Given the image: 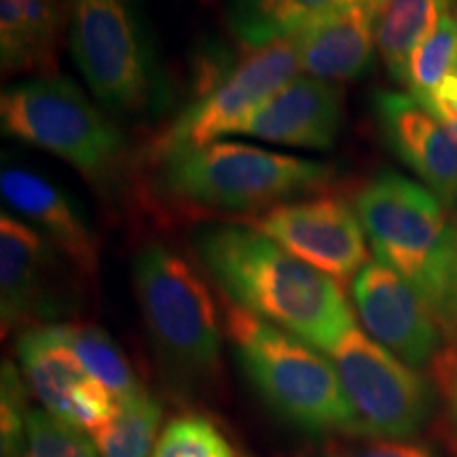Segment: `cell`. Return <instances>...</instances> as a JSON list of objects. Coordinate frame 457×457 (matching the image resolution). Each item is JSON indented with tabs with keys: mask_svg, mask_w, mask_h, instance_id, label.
<instances>
[{
	"mask_svg": "<svg viewBox=\"0 0 457 457\" xmlns=\"http://www.w3.org/2000/svg\"><path fill=\"white\" fill-rule=\"evenodd\" d=\"M299 68L296 41L248 51L242 62L205 85L204 94L176 117L157 142L155 157L174 148L204 146L219 142L222 136L237 134L250 114L288 83Z\"/></svg>",
	"mask_w": 457,
	"mask_h": 457,
	"instance_id": "30bf717a",
	"label": "cell"
},
{
	"mask_svg": "<svg viewBox=\"0 0 457 457\" xmlns=\"http://www.w3.org/2000/svg\"><path fill=\"white\" fill-rule=\"evenodd\" d=\"M21 457H100L87 434L49 411L30 409Z\"/></svg>",
	"mask_w": 457,
	"mask_h": 457,
	"instance_id": "d4e9b609",
	"label": "cell"
},
{
	"mask_svg": "<svg viewBox=\"0 0 457 457\" xmlns=\"http://www.w3.org/2000/svg\"><path fill=\"white\" fill-rule=\"evenodd\" d=\"M455 20H457V15H455Z\"/></svg>",
	"mask_w": 457,
	"mask_h": 457,
	"instance_id": "1f68e13d",
	"label": "cell"
},
{
	"mask_svg": "<svg viewBox=\"0 0 457 457\" xmlns=\"http://www.w3.org/2000/svg\"><path fill=\"white\" fill-rule=\"evenodd\" d=\"M0 193L4 204L30 222L74 270L85 278H96L100 267V239L68 193L47 176L20 165H4Z\"/></svg>",
	"mask_w": 457,
	"mask_h": 457,
	"instance_id": "4fadbf2b",
	"label": "cell"
},
{
	"mask_svg": "<svg viewBox=\"0 0 457 457\" xmlns=\"http://www.w3.org/2000/svg\"><path fill=\"white\" fill-rule=\"evenodd\" d=\"M457 66V20L447 11L434 32L411 55L404 85L409 94L424 104L434 89L453 72Z\"/></svg>",
	"mask_w": 457,
	"mask_h": 457,
	"instance_id": "603a6c76",
	"label": "cell"
},
{
	"mask_svg": "<svg viewBox=\"0 0 457 457\" xmlns=\"http://www.w3.org/2000/svg\"><path fill=\"white\" fill-rule=\"evenodd\" d=\"M379 15L367 3L320 15L296 41L299 64L320 81H353L373 64Z\"/></svg>",
	"mask_w": 457,
	"mask_h": 457,
	"instance_id": "2e32d148",
	"label": "cell"
},
{
	"mask_svg": "<svg viewBox=\"0 0 457 457\" xmlns=\"http://www.w3.org/2000/svg\"><path fill=\"white\" fill-rule=\"evenodd\" d=\"M71 0H0V66L4 77L57 72Z\"/></svg>",
	"mask_w": 457,
	"mask_h": 457,
	"instance_id": "e0dca14e",
	"label": "cell"
},
{
	"mask_svg": "<svg viewBox=\"0 0 457 457\" xmlns=\"http://www.w3.org/2000/svg\"><path fill=\"white\" fill-rule=\"evenodd\" d=\"M162 404L155 396L142 392L119 400L114 417L89 432L100 457H151L162 436Z\"/></svg>",
	"mask_w": 457,
	"mask_h": 457,
	"instance_id": "44dd1931",
	"label": "cell"
},
{
	"mask_svg": "<svg viewBox=\"0 0 457 457\" xmlns=\"http://www.w3.org/2000/svg\"><path fill=\"white\" fill-rule=\"evenodd\" d=\"M441 123H449L457 119V68L445 81L432 91L424 104Z\"/></svg>",
	"mask_w": 457,
	"mask_h": 457,
	"instance_id": "83f0119b",
	"label": "cell"
},
{
	"mask_svg": "<svg viewBox=\"0 0 457 457\" xmlns=\"http://www.w3.org/2000/svg\"><path fill=\"white\" fill-rule=\"evenodd\" d=\"M453 0H387L377 24V49L387 72L404 83L413 51L451 11Z\"/></svg>",
	"mask_w": 457,
	"mask_h": 457,
	"instance_id": "d6986e66",
	"label": "cell"
},
{
	"mask_svg": "<svg viewBox=\"0 0 457 457\" xmlns=\"http://www.w3.org/2000/svg\"><path fill=\"white\" fill-rule=\"evenodd\" d=\"M341 123L339 87L313 77H293L250 114L237 134L271 145L330 151Z\"/></svg>",
	"mask_w": 457,
	"mask_h": 457,
	"instance_id": "5bb4252c",
	"label": "cell"
},
{
	"mask_svg": "<svg viewBox=\"0 0 457 457\" xmlns=\"http://www.w3.org/2000/svg\"><path fill=\"white\" fill-rule=\"evenodd\" d=\"M26 381L20 377L11 362L3 364V381H0V449L3 457H21L26 447L28 428Z\"/></svg>",
	"mask_w": 457,
	"mask_h": 457,
	"instance_id": "484cf974",
	"label": "cell"
},
{
	"mask_svg": "<svg viewBox=\"0 0 457 457\" xmlns=\"http://www.w3.org/2000/svg\"><path fill=\"white\" fill-rule=\"evenodd\" d=\"M301 3L320 15H330L341 13V11L353 7V4L362 3V0H301Z\"/></svg>",
	"mask_w": 457,
	"mask_h": 457,
	"instance_id": "f1b7e54d",
	"label": "cell"
},
{
	"mask_svg": "<svg viewBox=\"0 0 457 457\" xmlns=\"http://www.w3.org/2000/svg\"><path fill=\"white\" fill-rule=\"evenodd\" d=\"M350 457H436L426 445L404 441V438H377L360 445Z\"/></svg>",
	"mask_w": 457,
	"mask_h": 457,
	"instance_id": "4316f807",
	"label": "cell"
},
{
	"mask_svg": "<svg viewBox=\"0 0 457 457\" xmlns=\"http://www.w3.org/2000/svg\"><path fill=\"white\" fill-rule=\"evenodd\" d=\"M248 227L337 282H353L369 262L362 222L339 197L278 204L250 216Z\"/></svg>",
	"mask_w": 457,
	"mask_h": 457,
	"instance_id": "8fae6325",
	"label": "cell"
},
{
	"mask_svg": "<svg viewBox=\"0 0 457 457\" xmlns=\"http://www.w3.org/2000/svg\"><path fill=\"white\" fill-rule=\"evenodd\" d=\"M352 301L364 330L413 369H434L447 387L457 364L453 335L413 284L381 261H369L352 282Z\"/></svg>",
	"mask_w": 457,
	"mask_h": 457,
	"instance_id": "9c48e42d",
	"label": "cell"
},
{
	"mask_svg": "<svg viewBox=\"0 0 457 457\" xmlns=\"http://www.w3.org/2000/svg\"><path fill=\"white\" fill-rule=\"evenodd\" d=\"M131 278L148 339L174 386L214 384L222 369V333L205 279L159 242L142 245Z\"/></svg>",
	"mask_w": 457,
	"mask_h": 457,
	"instance_id": "3957f363",
	"label": "cell"
},
{
	"mask_svg": "<svg viewBox=\"0 0 457 457\" xmlns=\"http://www.w3.org/2000/svg\"><path fill=\"white\" fill-rule=\"evenodd\" d=\"M15 347L28 390L41 400L45 411L66 421L74 387L89 373L62 335L60 324L24 330Z\"/></svg>",
	"mask_w": 457,
	"mask_h": 457,
	"instance_id": "ac0fdd59",
	"label": "cell"
},
{
	"mask_svg": "<svg viewBox=\"0 0 457 457\" xmlns=\"http://www.w3.org/2000/svg\"><path fill=\"white\" fill-rule=\"evenodd\" d=\"M447 392H449V404H451V417H453V426L457 430V364L453 369V375H451L449 384H447Z\"/></svg>",
	"mask_w": 457,
	"mask_h": 457,
	"instance_id": "4dcf8cb0",
	"label": "cell"
},
{
	"mask_svg": "<svg viewBox=\"0 0 457 457\" xmlns=\"http://www.w3.org/2000/svg\"><path fill=\"white\" fill-rule=\"evenodd\" d=\"M71 51L102 106L145 117L162 102V72L136 0H71Z\"/></svg>",
	"mask_w": 457,
	"mask_h": 457,
	"instance_id": "52a82bcc",
	"label": "cell"
},
{
	"mask_svg": "<svg viewBox=\"0 0 457 457\" xmlns=\"http://www.w3.org/2000/svg\"><path fill=\"white\" fill-rule=\"evenodd\" d=\"M151 457H245L205 415L174 417L162 430Z\"/></svg>",
	"mask_w": 457,
	"mask_h": 457,
	"instance_id": "cb8c5ba5",
	"label": "cell"
},
{
	"mask_svg": "<svg viewBox=\"0 0 457 457\" xmlns=\"http://www.w3.org/2000/svg\"><path fill=\"white\" fill-rule=\"evenodd\" d=\"M328 353L356 413L358 434L409 438L421 430L434 400L424 375L358 327L347 330Z\"/></svg>",
	"mask_w": 457,
	"mask_h": 457,
	"instance_id": "ba28073f",
	"label": "cell"
},
{
	"mask_svg": "<svg viewBox=\"0 0 457 457\" xmlns=\"http://www.w3.org/2000/svg\"><path fill=\"white\" fill-rule=\"evenodd\" d=\"M377 261L398 271L426 296L451 328V265L455 225L430 188L398 171L386 170L370 179L356 197Z\"/></svg>",
	"mask_w": 457,
	"mask_h": 457,
	"instance_id": "5b68a950",
	"label": "cell"
},
{
	"mask_svg": "<svg viewBox=\"0 0 457 457\" xmlns=\"http://www.w3.org/2000/svg\"><path fill=\"white\" fill-rule=\"evenodd\" d=\"M195 250L233 303L312 347L330 352L356 327L337 279L253 227L227 222L197 228Z\"/></svg>",
	"mask_w": 457,
	"mask_h": 457,
	"instance_id": "6da1fadb",
	"label": "cell"
},
{
	"mask_svg": "<svg viewBox=\"0 0 457 457\" xmlns=\"http://www.w3.org/2000/svg\"><path fill=\"white\" fill-rule=\"evenodd\" d=\"M62 335L91 377L104 384L119 400L146 392L117 341L96 324H60Z\"/></svg>",
	"mask_w": 457,
	"mask_h": 457,
	"instance_id": "7402d4cb",
	"label": "cell"
},
{
	"mask_svg": "<svg viewBox=\"0 0 457 457\" xmlns=\"http://www.w3.org/2000/svg\"><path fill=\"white\" fill-rule=\"evenodd\" d=\"M375 117L396 157L441 199L457 205V142L434 114L411 94L379 91Z\"/></svg>",
	"mask_w": 457,
	"mask_h": 457,
	"instance_id": "7c38bea8",
	"label": "cell"
},
{
	"mask_svg": "<svg viewBox=\"0 0 457 457\" xmlns=\"http://www.w3.org/2000/svg\"><path fill=\"white\" fill-rule=\"evenodd\" d=\"M0 128L9 138L60 157L100 191H114L128 168L123 131L81 87L57 74L4 89Z\"/></svg>",
	"mask_w": 457,
	"mask_h": 457,
	"instance_id": "8992f818",
	"label": "cell"
},
{
	"mask_svg": "<svg viewBox=\"0 0 457 457\" xmlns=\"http://www.w3.org/2000/svg\"><path fill=\"white\" fill-rule=\"evenodd\" d=\"M57 250L37 228L9 212L0 216V320L3 335L57 312L51 282L60 270Z\"/></svg>",
	"mask_w": 457,
	"mask_h": 457,
	"instance_id": "9a60e30c",
	"label": "cell"
},
{
	"mask_svg": "<svg viewBox=\"0 0 457 457\" xmlns=\"http://www.w3.org/2000/svg\"><path fill=\"white\" fill-rule=\"evenodd\" d=\"M225 330L239 367L271 409L310 432H353L358 420L333 362L310 343L237 303L225 305Z\"/></svg>",
	"mask_w": 457,
	"mask_h": 457,
	"instance_id": "277c9868",
	"label": "cell"
},
{
	"mask_svg": "<svg viewBox=\"0 0 457 457\" xmlns=\"http://www.w3.org/2000/svg\"><path fill=\"white\" fill-rule=\"evenodd\" d=\"M451 328L457 335V225L453 237V265H451Z\"/></svg>",
	"mask_w": 457,
	"mask_h": 457,
	"instance_id": "f546056e",
	"label": "cell"
},
{
	"mask_svg": "<svg viewBox=\"0 0 457 457\" xmlns=\"http://www.w3.org/2000/svg\"><path fill=\"white\" fill-rule=\"evenodd\" d=\"M157 159V185L165 195L228 212L273 208L295 195L327 188L335 179L333 165L324 162L239 142L174 148Z\"/></svg>",
	"mask_w": 457,
	"mask_h": 457,
	"instance_id": "7a4b0ae2",
	"label": "cell"
},
{
	"mask_svg": "<svg viewBox=\"0 0 457 457\" xmlns=\"http://www.w3.org/2000/svg\"><path fill=\"white\" fill-rule=\"evenodd\" d=\"M320 13L301 0H233L227 21L236 41L245 51L299 41Z\"/></svg>",
	"mask_w": 457,
	"mask_h": 457,
	"instance_id": "ffe728a7",
	"label": "cell"
}]
</instances>
